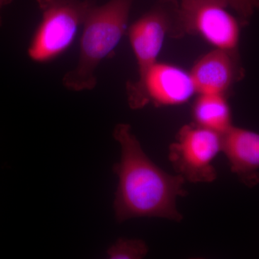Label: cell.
Segmentation results:
<instances>
[{"label":"cell","mask_w":259,"mask_h":259,"mask_svg":"<svg viewBox=\"0 0 259 259\" xmlns=\"http://www.w3.org/2000/svg\"><path fill=\"white\" fill-rule=\"evenodd\" d=\"M113 136L120 145V161L113 166L118 177L114 210L117 222L136 218H160L180 222L183 215L177 199L185 197V180L159 168L145 153L128 124L115 126Z\"/></svg>","instance_id":"cell-1"},{"label":"cell","mask_w":259,"mask_h":259,"mask_svg":"<svg viewBox=\"0 0 259 259\" xmlns=\"http://www.w3.org/2000/svg\"><path fill=\"white\" fill-rule=\"evenodd\" d=\"M134 1L110 0L100 6L94 5L83 25L77 64L63 76L64 88L82 92L96 87L97 68L125 34Z\"/></svg>","instance_id":"cell-2"},{"label":"cell","mask_w":259,"mask_h":259,"mask_svg":"<svg viewBox=\"0 0 259 259\" xmlns=\"http://www.w3.org/2000/svg\"><path fill=\"white\" fill-rule=\"evenodd\" d=\"M42 13L40 23L28 49L37 63L54 60L66 52L83 27L95 0H36Z\"/></svg>","instance_id":"cell-3"},{"label":"cell","mask_w":259,"mask_h":259,"mask_svg":"<svg viewBox=\"0 0 259 259\" xmlns=\"http://www.w3.org/2000/svg\"><path fill=\"white\" fill-rule=\"evenodd\" d=\"M180 3L158 0L152 8L128 28L130 44L136 56L139 77L127 82V102L131 106L137 99L148 70L156 64L167 34L175 36Z\"/></svg>","instance_id":"cell-4"},{"label":"cell","mask_w":259,"mask_h":259,"mask_svg":"<svg viewBox=\"0 0 259 259\" xmlns=\"http://www.w3.org/2000/svg\"><path fill=\"white\" fill-rule=\"evenodd\" d=\"M227 0H182L175 35H199L215 49L238 51L241 27Z\"/></svg>","instance_id":"cell-5"},{"label":"cell","mask_w":259,"mask_h":259,"mask_svg":"<svg viewBox=\"0 0 259 259\" xmlns=\"http://www.w3.org/2000/svg\"><path fill=\"white\" fill-rule=\"evenodd\" d=\"M221 134L197 124L185 125L169 146L168 159L177 175L192 183L217 180L213 160L221 152Z\"/></svg>","instance_id":"cell-6"},{"label":"cell","mask_w":259,"mask_h":259,"mask_svg":"<svg viewBox=\"0 0 259 259\" xmlns=\"http://www.w3.org/2000/svg\"><path fill=\"white\" fill-rule=\"evenodd\" d=\"M195 93L190 72L173 65L156 62L148 70L141 93L130 107L139 110L149 103L156 106L180 105Z\"/></svg>","instance_id":"cell-7"},{"label":"cell","mask_w":259,"mask_h":259,"mask_svg":"<svg viewBox=\"0 0 259 259\" xmlns=\"http://www.w3.org/2000/svg\"><path fill=\"white\" fill-rule=\"evenodd\" d=\"M198 94L226 93L244 76L238 51L215 49L199 59L190 71Z\"/></svg>","instance_id":"cell-8"},{"label":"cell","mask_w":259,"mask_h":259,"mask_svg":"<svg viewBox=\"0 0 259 259\" xmlns=\"http://www.w3.org/2000/svg\"><path fill=\"white\" fill-rule=\"evenodd\" d=\"M221 152L231 171L242 183L253 187L259 183V134L232 125L221 135Z\"/></svg>","instance_id":"cell-9"},{"label":"cell","mask_w":259,"mask_h":259,"mask_svg":"<svg viewBox=\"0 0 259 259\" xmlns=\"http://www.w3.org/2000/svg\"><path fill=\"white\" fill-rule=\"evenodd\" d=\"M192 108L194 123L222 135L233 125L231 107L225 95L199 94Z\"/></svg>","instance_id":"cell-10"},{"label":"cell","mask_w":259,"mask_h":259,"mask_svg":"<svg viewBox=\"0 0 259 259\" xmlns=\"http://www.w3.org/2000/svg\"><path fill=\"white\" fill-rule=\"evenodd\" d=\"M148 248L142 240L120 238L107 250L111 259H140L147 255Z\"/></svg>","instance_id":"cell-11"},{"label":"cell","mask_w":259,"mask_h":259,"mask_svg":"<svg viewBox=\"0 0 259 259\" xmlns=\"http://www.w3.org/2000/svg\"><path fill=\"white\" fill-rule=\"evenodd\" d=\"M230 8L236 13L243 26L249 23L250 19L259 10V0H227Z\"/></svg>","instance_id":"cell-12"},{"label":"cell","mask_w":259,"mask_h":259,"mask_svg":"<svg viewBox=\"0 0 259 259\" xmlns=\"http://www.w3.org/2000/svg\"><path fill=\"white\" fill-rule=\"evenodd\" d=\"M13 0H0V27L3 25V17H2L1 12L3 8L6 5L11 3Z\"/></svg>","instance_id":"cell-13"}]
</instances>
